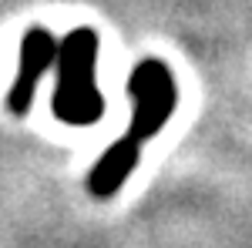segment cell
I'll list each match as a JSON object with an SVG mask.
<instances>
[{
	"instance_id": "3",
	"label": "cell",
	"mask_w": 252,
	"mask_h": 248,
	"mask_svg": "<svg viewBox=\"0 0 252 248\" xmlns=\"http://www.w3.org/2000/svg\"><path fill=\"white\" fill-rule=\"evenodd\" d=\"M58 51H61V44L51 37L44 27H34V30L24 34V44H20V71H17V77H14L10 94H7V104H10L14 114H27L40 74H44L51 64H58Z\"/></svg>"
},
{
	"instance_id": "1",
	"label": "cell",
	"mask_w": 252,
	"mask_h": 248,
	"mask_svg": "<svg viewBox=\"0 0 252 248\" xmlns=\"http://www.w3.org/2000/svg\"><path fill=\"white\" fill-rule=\"evenodd\" d=\"M97 37L94 30H71L58 51V87H54V114L64 124H94L104 111V97L94 81Z\"/></svg>"
},
{
	"instance_id": "2",
	"label": "cell",
	"mask_w": 252,
	"mask_h": 248,
	"mask_svg": "<svg viewBox=\"0 0 252 248\" xmlns=\"http://www.w3.org/2000/svg\"><path fill=\"white\" fill-rule=\"evenodd\" d=\"M128 94H131V128L128 134L138 144H145L148 138H155L161 131V124H168V117L175 111V77L161 60H141L131 81H128Z\"/></svg>"
},
{
	"instance_id": "4",
	"label": "cell",
	"mask_w": 252,
	"mask_h": 248,
	"mask_svg": "<svg viewBox=\"0 0 252 248\" xmlns=\"http://www.w3.org/2000/svg\"><path fill=\"white\" fill-rule=\"evenodd\" d=\"M138 158H141V144H138L135 138L131 134L118 138L115 144L101 154V161L91 168V174H88V191L94 198H111L125 185V178L135 171Z\"/></svg>"
}]
</instances>
